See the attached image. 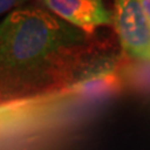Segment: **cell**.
<instances>
[{
  "label": "cell",
  "instance_id": "3",
  "mask_svg": "<svg viewBox=\"0 0 150 150\" xmlns=\"http://www.w3.org/2000/svg\"><path fill=\"white\" fill-rule=\"evenodd\" d=\"M48 11L89 36L98 28L114 23V14L104 0H39Z\"/></svg>",
  "mask_w": 150,
  "mask_h": 150
},
{
  "label": "cell",
  "instance_id": "5",
  "mask_svg": "<svg viewBox=\"0 0 150 150\" xmlns=\"http://www.w3.org/2000/svg\"><path fill=\"white\" fill-rule=\"evenodd\" d=\"M140 6H142L145 18L148 19L149 24H150V0H139Z\"/></svg>",
  "mask_w": 150,
  "mask_h": 150
},
{
  "label": "cell",
  "instance_id": "1",
  "mask_svg": "<svg viewBox=\"0 0 150 150\" xmlns=\"http://www.w3.org/2000/svg\"><path fill=\"white\" fill-rule=\"evenodd\" d=\"M88 34L45 8L25 5L0 20V104L75 89L110 69L93 65Z\"/></svg>",
  "mask_w": 150,
  "mask_h": 150
},
{
  "label": "cell",
  "instance_id": "2",
  "mask_svg": "<svg viewBox=\"0 0 150 150\" xmlns=\"http://www.w3.org/2000/svg\"><path fill=\"white\" fill-rule=\"evenodd\" d=\"M114 24L126 55L150 62V24L139 0H114Z\"/></svg>",
  "mask_w": 150,
  "mask_h": 150
},
{
  "label": "cell",
  "instance_id": "4",
  "mask_svg": "<svg viewBox=\"0 0 150 150\" xmlns=\"http://www.w3.org/2000/svg\"><path fill=\"white\" fill-rule=\"evenodd\" d=\"M29 0H0V18L3 15H8L9 13L15 10L18 8L25 6Z\"/></svg>",
  "mask_w": 150,
  "mask_h": 150
}]
</instances>
